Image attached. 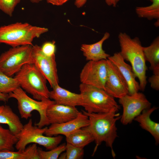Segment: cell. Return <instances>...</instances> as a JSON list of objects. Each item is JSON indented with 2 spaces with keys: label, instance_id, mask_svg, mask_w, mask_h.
<instances>
[{
  "label": "cell",
  "instance_id": "cell-24",
  "mask_svg": "<svg viewBox=\"0 0 159 159\" xmlns=\"http://www.w3.org/2000/svg\"><path fill=\"white\" fill-rule=\"evenodd\" d=\"M18 138L9 129L4 128L0 125V151L14 150V146Z\"/></svg>",
  "mask_w": 159,
  "mask_h": 159
},
{
  "label": "cell",
  "instance_id": "cell-5",
  "mask_svg": "<svg viewBox=\"0 0 159 159\" xmlns=\"http://www.w3.org/2000/svg\"><path fill=\"white\" fill-rule=\"evenodd\" d=\"M20 87L38 100L49 98L47 80L33 64H24L14 77Z\"/></svg>",
  "mask_w": 159,
  "mask_h": 159
},
{
  "label": "cell",
  "instance_id": "cell-17",
  "mask_svg": "<svg viewBox=\"0 0 159 159\" xmlns=\"http://www.w3.org/2000/svg\"><path fill=\"white\" fill-rule=\"evenodd\" d=\"M110 36V34L106 32L101 39L97 42L90 44H82L80 50L86 59L88 61H98L107 59L110 55L103 49L102 45L104 42L108 39Z\"/></svg>",
  "mask_w": 159,
  "mask_h": 159
},
{
  "label": "cell",
  "instance_id": "cell-30",
  "mask_svg": "<svg viewBox=\"0 0 159 159\" xmlns=\"http://www.w3.org/2000/svg\"><path fill=\"white\" fill-rule=\"evenodd\" d=\"M153 74L149 77L148 81L151 87L158 91L159 90V68L153 71Z\"/></svg>",
  "mask_w": 159,
  "mask_h": 159
},
{
  "label": "cell",
  "instance_id": "cell-4",
  "mask_svg": "<svg viewBox=\"0 0 159 159\" xmlns=\"http://www.w3.org/2000/svg\"><path fill=\"white\" fill-rule=\"evenodd\" d=\"M79 90L83 100L82 107L88 113L118 112L120 109L114 98L104 89L81 83Z\"/></svg>",
  "mask_w": 159,
  "mask_h": 159
},
{
  "label": "cell",
  "instance_id": "cell-26",
  "mask_svg": "<svg viewBox=\"0 0 159 159\" xmlns=\"http://www.w3.org/2000/svg\"><path fill=\"white\" fill-rule=\"evenodd\" d=\"M66 144L58 145L54 148L44 151L40 148H38L39 156L40 159H57L60 154L65 151Z\"/></svg>",
  "mask_w": 159,
  "mask_h": 159
},
{
  "label": "cell",
  "instance_id": "cell-20",
  "mask_svg": "<svg viewBox=\"0 0 159 159\" xmlns=\"http://www.w3.org/2000/svg\"><path fill=\"white\" fill-rule=\"evenodd\" d=\"M38 148L33 143L23 150L0 151V159H40Z\"/></svg>",
  "mask_w": 159,
  "mask_h": 159
},
{
  "label": "cell",
  "instance_id": "cell-33",
  "mask_svg": "<svg viewBox=\"0 0 159 159\" xmlns=\"http://www.w3.org/2000/svg\"><path fill=\"white\" fill-rule=\"evenodd\" d=\"M9 99V94H5L0 92V101L6 102Z\"/></svg>",
  "mask_w": 159,
  "mask_h": 159
},
{
  "label": "cell",
  "instance_id": "cell-29",
  "mask_svg": "<svg viewBox=\"0 0 159 159\" xmlns=\"http://www.w3.org/2000/svg\"><path fill=\"white\" fill-rule=\"evenodd\" d=\"M55 42L54 41L47 42L41 47L42 52L48 57L55 56L56 51Z\"/></svg>",
  "mask_w": 159,
  "mask_h": 159
},
{
  "label": "cell",
  "instance_id": "cell-18",
  "mask_svg": "<svg viewBox=\"0 0 159 159\" xmlns=\"http://www.w3.org/2000/svg\"><path fill=\"white\" fill-rule=\"evenodd\" d=\"M157 107L155 106L144 110L134 120L138 122L141 127L149 132L154 138L156 144L159 143V124L151 119V114Z\"/></svg>",
  "mask_w": 159,
  "mask_h": 159
},
{
  "label": "cell",
  "instance_id": "cell-10",
  "mask_svg": "<svg viewBox=\"0 0 159 159\" xmlns=\"http://www.w3.org/2000/svg\"><path fill=\"white\" fill-rule=\"evenodd\" d=\"M32 56L33 64L49 82L52 88L59 85L55 55L48 57L42 52L41 47L37 45H32Z\"/></svg>",
  "mask_w": 159,
  "mask_h": 159
},
{
  "label": "cell",
  "instance_id": "cell-11",
  "mask_svg": "<svg viewBox=\"0 0 159 159\" xmlns=\"http://www.w3.org/2000/svg\"><path fill=\"white\" fill-rule=\"evenodd\" d=\"M107 59L89 61L80 74L81 83L104 90L107 76Z\"/></svg>",
  "mask_w": 159,
  "mask_h": 159
},
{
  "label": "cell",
  "instance_id": "cell-15",
  "mask_svg": "<svg viewBox=\"0 0 159 159\" xmlns=\"http://www.w3.org/2000/svg\"><path fill=\"white\" fill-rule=\"evenodd\" d=\"M117 68L125 80L128 89V94L132 95L140 90L139 84L131 66L126 63L120 52H116L107 59Z\"/></svg>",
  "mask_w": 159,
  "mask_h": 159
},
{
  "label": "cell",
  "instance_id": "cell-37",
  "mask_svg": "<svg viewBox=\"0 0 159 159\" xmlns=\"http://www.w3.org/2000/svg\"></svg>",
  "mask_w": 159,
  "mask_h": 159
},
{
  "label": "cell",
  "instance_id": "cell-21",
  "mask_svg": "<svg viewBox=\"0 0 159 159\" xmlns=\"http://www.w3.org/2000/svg\"><path fill=\"white\" fill-rule=\"evenodd\" d=\"M65 137L67 143L83 148L94 141L92 135L85 127L77 130Z\"/></svg>",
  "mask_w": 159,
  "mask_h": 159
},
{
  "label": "cell",
  "instance_id": "cell-22",
  "mask_svg": "<svg viewBox=\"0 0 159 159\" xmlns=\"http://www.w3.org/2000/svg\"><path fill=\"white\" fill-rule=\"evenodd\" d=\"M146 61L150 64V69L153 71L159 68V37L157 36L148 46L143 47Z\"/></svg>",
  "mask_w": 159,
  "mask_h": 159
},
{
  "label": "cell",
  "instance_id": "cell-28",
  "mask_svg": "<svg viewBox=\"0 0 159 159\" xmlns=\"http://www.w3.org/2000/svg\"><path fill=\"white\" fill-rule=\"evenodd\" d=\"M20 1L21 0H0V10L11 16L16 7Z\"/></svg>",
  "mask_w": 159,
  "mask_h": 159
},
{
  "label": "cell",
  "instance_id": "cell-25",
  "mask_svg": "<svg viewBox=\"0 0 159 159\" xmlns=\"http://www.w3.org/2000/svg\"><path fill=\"white\" fill-rule=\"evenodd\" d=\"M17 80L9 76L0 70V92L9 94L19 87Z\"/></svg>",
  "mask_w": 159,
  "mask_h": 159
},
{
  "label": "cell",
  "instance_id": "cell-31",
  "mask_svg": "<svg viewBox=\"0 0 159 159\" xmlns=\"http://www.w3.org/2000/svg\"><path fill=\"white\" fill-rule=\"evenodd\" d=\"M69 0H46L47 2L52 5L56 6L62 5Z\"/></svg>",
  "mask_w": 159,
  "mask_h": 159
},
{
  "label": "cell",
  "instance_id": "cell-19",
  "mask_svg": "<svg viewBox=\"0 0 159 159\" xmlns=\"http://www.w3.org/2000/svg\"><path fill=\"white\" fill-rule=\"evenodd\" d=\"M0 123L8 125L9 129L17 137L23 126L19 117L6 105H0Z\"/></svg>",
  "mask_w": 159,
  "mask_h": 159
},
{
  "label": "cell",
  "instance_id": "cell-8",
  "mask_svg": "<svg viewBox=\"0 0 159 159\" xmlns=\"http://www.w3.org/2000/svg\"><path fill=\"white\" fill-rule=\"evenodd\" d=\"M32 45L12 47L0 55V70L11 77L27 64H33Z\"/></svg>",
  "mask_w": 159,
  "mask_h": 159
},
{
  "label": "cell",
  "instance_id": "cell-9",
  "mask_svg": "<svg viewBox=\"0 0 159 159\" xmlns=\"http://www.w3.org/2000/svg\"><path fill=\"white\" fill-rule=\"evenodd\" d=\"M119 102L123 107L120 120L124 125L131 123L143 110L151 107V105L145 95L138 92L119 98Z\"/></svg>",
  "mask_w": 159,
  "mask_h": 159
},
{
  "label": "cell",
  "instance_id": "cell-1",
  "mask_svg": "<svg viewBox=\"0 0 159 159\" xmlns=\"http://www.w3.org/2000/svg\"><path fill=\"white\" fill-rule=\"evenodd\" d=\"M82 112L88 117L90 123L85 127L92 135L96 144L93 155L98 147L104 142L106 146L111 148L112 156L115 158V154L113 150V144L118 137L116 123L120 119L121 115L116 111L105 113H88L82 110Z\"/></svg>",
  "mask_w": 159,
  "mask_h": 159
},
{
  "label": "cell",
  "instance_id": "cell-23",
  "mask_svg": "<svg viewBox=\"0 0 159 159\" xmlns=\"http://www.w3.org/2000/svg\"><path fill=\"white\" fill-rule=\"evenodd\" d=\"M152 4L146 6H137L135 12L138 16L149 20L159 19V0H150Z\"/></svg>",
  "mask_w": 159,
  "mask_h": 159
},
{
  "label": "cell",
  "instance_id": "cell-6",
  "mask_svg": "<svg viewBox=\"0 0 159 159\" xmlns=\"http://www.w3.org/2000/svg\"><path fill=\"white\" fill-rule=\"evenodd\" d=\"M9 97L14 98L17 101L18 108L22 118L27 119L30 117L31 112L37 111L39 113L40 120L35 125L42 128L50 125L46 116V111L48 106L55 102L49 98H44L39 101L29 97L20 87L9 94Z\"/></svg>",
  "mask_w": 159,
  "mask_h": 159
},
{
  "label": "cell",
  "instance_id": "cell-32",
  "mask_svg": "<svg viewBox=\"0 0 159 159\" xmlns=\"http://www.w3.org/2000/svg\"><path fill=\"white\" fill-rule=\"evenodd\" d=\"M87 1V0H75L74 4L77 8H80L85 4Z\"/></svg>",
  "mask_w": 159,
  "mask_h": 159
},
{
  "label": "cell",
  "instance_id": "cell-7",
  "mask_svg": "<svg viewBox=\"0 0 159 159\" xmlns=\"http://www.w3.org/2000/svg\"><path fill=\"white\" fill-rule=\"evenodd\" d=\"M48 127L39 128L33 125L32 120L30 119L23 125L22 129L17 136L18 140L15 147L18 150L25 149L26 146L31 143L42 145L48 150L52 149L59 145L63 139L60 135L54 137L44 135Z\"/></svg>",
  "mask_w": 159,
  "mask_h": 159
},
{
  "label": "cell",
  "instance_id": "cell-34",
  "mask_svg": "<svg viewBox=\"0 0 159 159\" xmlns=\"http://www.w3.org/2000/svg\"><path fill=\"white\" fill-rule=\"evenodd\" d=\"M106 4L109 6H112L113 7H116L117 3L115 0H105Z\"/></svg>",
  "mask_w": 159,
  "mask_h": 159
},
{
  "label": "cell",
  "instance_id": "cell-13",
  "mask_svg": "<svg viewBox=\"0 0 159 159\" xmlns=\"http://www.w3.org/2000/svg\"><path fill=\"white\" fill-rule=\"evenodd\" d=\"M89 123L88 117L80 112L76 117L71 120L61 123L51 124L44 134L49 137L59 135L66 136L77 130L87 126Z\"/></svg>",
  "mask_w": 159,
  "mask_h": 159
},
{
  "label": "cell",
  "instance_id": "cell-27",
  "mask_svg": "<svg viewBox=\"0 0 159 159\" xmlns=\"http://www.w3.org/2000/svg\"><path fill=\"white\" fill-rule=\"evenodd\" d=\"M65 153L66 159H80L84 154V148L76 146L67 143Z\"/></svg>",
  "mask_w": 159,
  "mask_h": 159
},
{
  "label": "cell",
  "instance_id": "cell-14",
  "mask_svg": "<svg viewBox=\"0 0 159 159\" xmlns=\"http://www.w3.org/2000/svg\"><path fill=\"white\" fill-rule=\"evenodd\" d=\"M80 112L76 107L54 102L48 107L46 116L50 124H59L75 118Z\"/></svg>",
  "mask_w": 159,
  "mask_h": 159
},
{
  "label": "cell",
  "instance_id": "cell-12",
  "mask_svg": "<svg viewBox=\"0 0 159 159\" xmlns=\"http://www.w3.org/2000/svg\"><path fill=\"white\" fill-rule=\"evenodd\" d=\"M106 61L107 76L104 90L114 98L119 99L128 94L127 85L120 72L110 60Z\"/></svg>",
  "mask_w": 159,
  "mask_h": 159
},
{
  "label": "cell",
  "instance_id": "cell-16",
  "mask_svg": "<svg viewBox=\"0 0 159 159\" xmlns=\"http://www.w3.org/2000/svg\"><path fill=\"white\" fill-rule=\"evenodd\" d=\"M49 91V98L55 103L73 107L82 106L83 103L81 95L71 92L60 86L59 85Z\"/></svg>",
  "mask_w": 159,
  "mask_h": 159
},
{
  "label": "cell",
  "instance_id": "cell-35",
  "mask_svg": "<svg viewBox=\"0 0 159 159\" xmlns=\"http://www.w3.org/2000/svg\"><path fill=\"white\" fill-rule=\"evenodd\" d=\"M30 1L33 3H37L39 2L40 0H30Z\"/></svg>",
  "mask_w": 159,
  "mask_h": 159
},
{
  "label": "cell",
  "instance_id": "cell-3",
  "mask_svg": "<svg viewBox=\"0 0 159 159\" xmlns=\"http://www.w3.org/2000/svg\"><path fill=\"white\" fill-rule=\"evenodd\" d=\"M48 29L32 25L28 23L17 22L0 27V44L11 47L32 45L34 39L47 32Z\"/></svg>",
  "mask_w": 159,
  "mask_h": 159
},
{
  "label": "cell",
  "instance_id": "cell-36",
  "mask_svg": "<svg viewBox=\"0 0 159 159\" xmlns=\"http://www.w3.org/2000/svg\"><path fill=\"white\" fill-rule=\"evenodd\" d=\"M120 0H115L116 3L117 4L120 1Z\"/></svg>",
  "mask_w": 159,
  "mask_h": 159
},
{
  "label": "cell",
  "instance_id": "cell-2",
  "mask_svg": "<svg viewBox=\"0 0 159 159\" xmlns=\"http://www.w3.org/2000/svg\"><path fill=\"white\" fill-rule=\"evenodd\" d=\"M120 47V52L125 60L130 63L132 70L139 80L140 90L144 91L147 84L146 64L142 46L138 37L132 38L125 32H120L118 35Z\"/></svg>",
  "mask_w": 159,
  "mask_h": 159
}]
</instances>
